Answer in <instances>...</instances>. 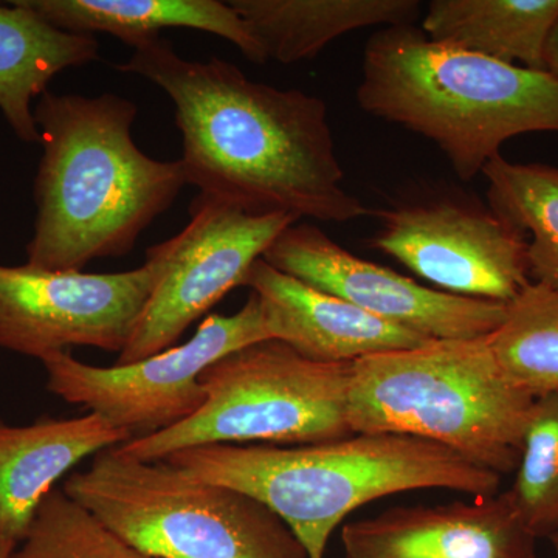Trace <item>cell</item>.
<instances>
[{"mask_svg": "<svg viewBox=\"0 0 558 558\" xmlns=\"http://www.w3.org/2000/svg\"><path fill=\"white\" fill-rule=\"evenodd\" d=\"M558 0H433L421 31L435 43L545 70Z\"/></svg>", "mask_w": 558, "mask_h": 558, "instance_id": "obj_19", "label": "cell"}, {"mask_svg": "<svg viewBox=\"0 0 558 558\" xmlns=\"http://www.w3.org/2000/svg\"><path fill=\"white\" fill-rule=\"evenodd\" d=\"M62 490L154 558H307L274 510L244 492L194 478L117 447L70 473Z\"/></svg>", "mask_w": 558, "mask_h": 558, "instance_id": "obj_6", "label": "cell"}, {"mask_svg": "<svg viewBox=\"0 0 558 558\" xmlns=\"http://www.w3.org/2000/svg\"><path fill=\"white\" fill-rule=\"evenodd\" d=\"M548 539L550 545H553L554 553H556V558H558V529Z\"/></svg>", "mask_w": 558, "mask_h": 558, "instance_id": "obj_26", "label": "cell"}, {"mask_svg": "<svg viewBox=\"0 0 558 558\" xmlns=\"http://www.w3.org/2000/svg\"><path fill=\"white\" fill-rule=\"evenodd\" d=\"M481 174L490 208L526 234L532 282L558 293V167L498 156Z\"/></svg>", "mask_w": 558, "mask_h": 558, "instance_id": "obj_20", "label": "cell"}, {"mask_svg": "<svg viewBox=\"0 0 558 558\" xmlns=\"http://www.w3.org/2000/svg\"><path fill=\"white\" fill-rule=\"evenodd\" d=\"M275 269L429 340L492 336L509 304L429 289L405 275L359 258L312 223H292L264 253Z\"/></svg>", "mask_w": 558, "mask_h": 558, "instance_id": "obj_12", "label": "cell"}, {"mask_svg": "<svg viewBox=\"0 0 558 558\" xmlns=\"http://www.w3.org/2000/svg\"><path fill=\"white\" fill-rule=\"evenodd\" d=\"M508 494L438 506H400L341 529L344 558H538Z\"/></svg>", "mask_w": 558, "mask_h": 558, "instance_id": "obj_13", "label": "cell"}, {"mask_svg": "<svg viewBox=\"0 0 558 558\" xmlns=\"http://www.w3.org/2000/svg\"><path fill=\"white\" fill-rule=\"evenodd\" d=\"M44 21L72 33L116 36L134 49L165 28H193L230 40L248 61L267 62L248 25L219 0H24Z\"/></svg>", "mask_w": 558, "mask_h": 558, "instance_id": "obj_16", "label": "cell"}, {"mask_svg": "<svg viewBox=\"0 0 558 558\" xmlns=\"http://www.w3.org/2000/svg\"><path fill=\"white\" fill-rule=\"evenodd\" d=\"M266 53L292 64L317 57L340 36L360 28L413 25L417 0H230Z\"/></svg>", "mask_w": 558, "mask_h": 558, "instance_id": "obj_18", "label": "cell"}, {"mask_svg": "<svg viewBox=\"0 0 558 558\" xmlns=\"http://www.w3.org/2000/svg\"><path fill=\"white\" fill-rule=\"evenodd\" d=\"M137 113L135 102L117 94L40 95L35 120L44 154L27 264L83 270L95 259L130 255L189 185L180 160L153 159L138 148Z\"/></svg>", "mask_w": 558, "mask_h": 558, "instance_id": "obj_2", "label": "cell"}, {"mask_svg": "<svg viewBox=\"0 0 558 558\" xmlns=\"http://www.w3.org/2000/svg\"><path fill=\"white\" fill-rule=\"evenodd\" d=\"M502 371L529 395L558 391V293L532 282L490 336Z\"/></svg>", "mask_w": 558, "mask_h": 558, "instance_id": "obj_21", "label": "cell"}, {"mask_svg": "<svg viewBox=\"0 0 558 558\" xmlns=\"http://www.w3.org/2000/svg\"><path fill=\"white\" fill-rule=\"evenodd\" d=\"M534 396L509 379L490 336L432 340L351 365L354 435H399L446 447L480 468H519Z\"/></svg>", "mask_w": 558, "mask_h": 558, "instance_id": "obj_5", "label": "cell"}, {"mask_svg": "<svg viewBox=\"0 0 558 558\" xmlns=\"http://www.w3.org/2000/svg\"><path fill=\"white\" fill-rule=\"evenodd\" d=\"M100 60L97 36L61 31L24 0L0 5V110L25 143H39L33 100L72 68Z\"/></svg>", "mask_w": 558, "mask_h": 558, "instance_id": "obj_17", "label": "cell"}, {"mask_svg": "<svg viewBox=\"0 0 558 558\" xmlns=\"http://www.w3.org/2000/svg\"><path fill=\"white\" fill-rule=\"evenodd\" d=\"M545 70L558 81V21L550 32L545 50Z\"/></svg>", "mask_w": 558, "mask_h": 558, "instance_id": "obj_24", "label": "cell"}, {"mask_svg": "<svg viewBox=\"0 0 558 558\" xmlns=\"http://www.w3.org/2000/svg\"><path fill=\"white\" fill-rule=\"evenodd\" d=\"M360 108L435 143L470 182L501 146L531 132L558 134V81L435 43L416 25L374 33L363 53Z\"/></svg>", "mask_w": 558, "mask_h": 558, "instance_id": "obj_4", "label": "cell"}, {"mask_svg": "<svg viewBox=\"0 0 558 558\" xmlns=\"http://www.w3.org/2000/svg\"><path fill=\"white\" fill-rule=\"evenodd\" d=\"M132 436L94 413L43 417L31 425L0 418V537L20 543L44 498L83 459Z\"/></svg>", "mask_w": 558, "mask_h": 558, "instance_id": "obj_15", "label": "cell"}, {"mask_svg": "<svg viewBox=\"0 0 558 558\" xmlns=\"http://www.w3.org/2000/svg\"><path fill=\"white\" fill-rule=\"evenodd\" d=\"M351 365L314 362L281 340L258 341L202 373L207 402L193 417L117 449L160 461L209 444L299 447L349 438Z\"/></svg>", "mask_w": 558, "mask_h": 558, "instance_id": "obj_7", "label": "cell"}, {"mask_svg": "<svg viewBox=\"0 0 558 558\" xmlns=\"http://www.w3.org/2000/svg\"><path fill=\"white\" fill-rule=\"evenodd\" d=\"M170 464L252 495L288 524L307 558H325L332 532L374 499L447 488L498 494L501 476L446 447L399 435H352L312 446L209 444L175 451Z\"/></svg>", "mask_w": 558, "mask_h": 558, "instance_id": "obj_3", "label": "cell"}, {"mask_svg": "<svg viewBox=\"0 0 558 558\" xmlns=\"http://www.w3.org/2000/svg\"><path fill=\"white\" fill-rule=\"evenodd\" d=\"M189 226L146 250L163 274L116 365H130L175 347L191 325L227 293L242 288L250 267L292 223L284 213L255 215L196 196Z\"/></svg>", "mask_w": 558, "mask_h": 558, "instance_id": "obj_10", "label": "cell"}, {"mask_svg": "<svg viewBox=\"0 0 558 558\" xmlns=\"http://www.w3.org/2000/svg\"><path fill=\"white\" fill-rule=\"evenodd\" d=\"M242 288L258 296L270 339L314 362L354 363L432 341L282 274L263 258L250 267Z\"/></svg>", "mask_w": 558, "mask_h": 558, "instance_id": "obj_14", "label": "cell"}, {"mask_svg": "<svg viewBox=\"0 0 558 558\" xmlns=\"http://www.w3.org/2000/svg\"><path fill=\"white\" fill-rule=\"evenodd\" d=\"M373 215L371 247L442 292L510 304L532 284L526 234L465 191L409 194Z\"/></svg>", "mask_w": 558, "mask_h": 558, "instance_id": "obj_9", "label": "cell"}, {"mask_svg": "<svg viewBox=\"0 0 558 558\" xmlns=\"http://www.w3.org/2000/svg\"><path fill=\"white\" fill-rule=\"evenodd\" d=\"M159 86L174 105L186 183L201 196L255 213L349 222L373 215L344 189L328 106L299 89L250 80L213 57H180L154 36L117 65Z\"/></svg>", "mask_w": 558, "mask_h": 558, "instance_id": "obj_1", "label": "cell"}, {"mask_svg": "<svg viewBox=\"0 0 558 558\" xmlns=\"http://www.w3.org/2000/svg\"><path fill=\"white\" fill-rule=\"evenodd\" d=\"M161 274L149 253L119 274L0 264V349L38 360L70 348L120 354Z\"/></svg>", "mask_w": 558, "mask_h": 558, "instance_id": "obj_11", "label": "cell"}, {"mask_svg": "<svg viewBox=\"0 0 558 558\" xmlns=\"http://www.w3.org/2000/svg\"><path fill=\"white\" fill-rule=\"evenodd\" d=\"M263 340H270V333L258 296L250 292L236 314L209 315L189 341L153 357L105 368L58 352L40 363L50 395L142 439L193 417L207 402L202 373L230 352Z\"/></svg>", "mask_w": 558, "mask_h": 558, "instance_id": "obj_8", "label": "cell"}, {"mask_svg": "<svg viewBox=\"0 0 558 558\" xmlns=\"http://www.w3.org/2000/svg\"><path fill=\"white\" fill-rule=\"evenodd\" d=\"M17 543L11 542L9 538L0 537V558H9L11 550Z\"/></svg>", "mask_w": 558, "mask_h": 558, "instance_id": "obj_25", "label": "cell"}, {"mask_svg": "<svg viewBox=\"0 0 558 558\" xmlns=\"http://www.w3.org/2000/svg\"><path fill=\"white\" fill-rule=\"evenodd\" d=\"M9 558H154L110 531L61 487L40 502L25 537Z\"/></svg>", "mask_w": 558, "mask_h": 558, "instance_id": "obj_23", "label": "cell"}, {"mask_svg": "<svg viewBox=\"0 0 558 558\" xmlns=\"http://www.w3.org/2000/svg\"><path fill=\"white\" fill-rule=\"evenodd\" d=\"M506 490L529 531L549 538L558 529V391L537 396L523 436L519 468Z\"/></svg>", "mask_w": 558, "mask_h": 558, "instance_id": "obj_22", "label": "cell"}]
</instances>
